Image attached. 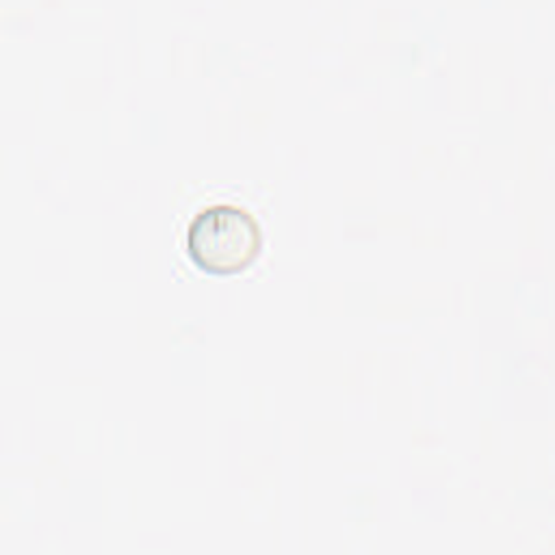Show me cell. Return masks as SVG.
Wrapping results in <instances>:
<instances>
[{
    "mask_svg": "<svg viewBox=\"0 0 555 555\" xmlns=\"http://www.w3.org/2000/svg\"><path fill=\"white\" fill-rule=\"evenodd\" d=\"M262 247V228L256 215L234 202H215L199 208L186 225L191 258L217 273L249 264Z\"/></svg>",
    "mask_w": 555,
    "mask_h": 555,
    "instance_id": "obj_1",
    "label": "cell"
}]
</instances>
